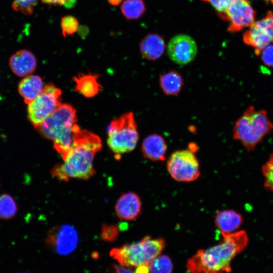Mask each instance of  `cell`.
<instances>
[{
	"label": "cell",
	"instance_id": "6da1fadb",
	"mask_svg": "<svg viewBox=\"0 0 273 273\" xmlns=\"http://www.w3.org/2000/svg\"><path fill=\"white\" fill-rule=\"evenodd\" d=\"M73 146L51 173L60 180L72 178L88 179L95 174L93 161L96 153L102 148V142L96 134L80 129L76 124L73 135Z\"/></svg>",
	"mask_w": 273,
	"mask_h": 273
},
{
	"label": "cell",
	"instance_id": "7a4b0ae2",
	"mask_svg": "<svg viewBox=\"0 0 273 273\" xmlns=\"http://www.w3.org/2000/svg\"><path fill=\"white\" fill-rule=\"evenodd\" d=\"M218 244L206 250H199L187 264L191 273H222L231 270V263L247 246L248 237L244 231L222 236Z\"/></svg>",
	"mask_w": 273,
	"mask_h": 273
},
{
	"label": "cell",
	"instance_id": "3957f363",
	"mask_svg": "<svg viewBox=\"0 0 273 273\" xmlns=\"http://www.w3.org/2000/svg\"><path fill=\"white\" fill-rule=\"evenodd\" d=\"M76 122L75 109L61 104L37 129L43 136L53 141L54 149L63 158L73 146Z\"/></svg>",
	"mask_w": 273,
	"mask_h": 273
},
{
	"label": "cell",
	"instance_id": "277c9868",
	"mask_svg": "<svg viewBox=\"0 0 273 273\" xmlns=\"http://www.w3.org/2000/svg\"><path fill=\"white\" fill-rule=\"evenodd\" d=\"M272 128L266 111L257 110L250 106L236 121L233 128V138L239 141L248 151H251Z\"/></svg>",
	"mask_w": 273,
	"mask_h": 273
},
{
	"label": "cell",
	"instance_id": "5b68a950",
	"mask_svg": "<svg viewBox=\"0 0 273 273\" xmlns=\"http://www.w3.org/2000/svg\"><path fill=\"white\" fill-rule=\"evenodd\" d=\"M165 246L162 238H152L147 236L139 242L126 244L112 249L110 256L121 265L128 267L149 266L151 261L160 255Z\"/></svg>",
	"mask_w": 273,
	"mask_h": 273
},
{
	"label": "cell",
	"instance_id": "8992f818",
	"mask_svg": "<svg viewBox=\"0 0 273 273\" xmlns=\"http://www.w3.org/2000/svg\"><path fill=\"white\" fill-rule=\"evenodd\" d=\"M107 143L118 160L121 155L133 150L139 140L133 114H125L113 120L108 128Z\"/></svg>",
	"mask_w": 273,
	"mask_h": 273
},
{
	"label": "cell",
	"instance_id": "52a82bcc",
	"mask_svg": "<svg viewBox=\"0 0 273 273\" xmlns=\"http://www.w3.org/2000/svg\"><path fill=\"white\" fill-rule=\"evenodd\" d=\"M61 91L52 84L46 85L28 106V118L37 128L62 104Z\"/></svg>",
	"mask_w": 273,
	"mask_h": 273
},
{
	"label": "cell",
	"instance_id": "ba28073f",
	"mask_svg": "<svg viewBox=\"0 0 273 273\" xmlns=\"http://www.w3.org/2000/svg\"><path fill=\"white\" fill-rule=\"evenodd\" d=\"M166 167L171 177L179 182H191L200 175L198 160L189 150H178L168 158Z\"/></svg>",
	"mask_w": 273,
	"mask_h": 273
},
{
	"label": "cell",
	"instance_id": "9c48e42d",
	"mask_svg": "<svg viewBox=\"0 0 273 273\" xmlns=\"http://www.w3.org/2000/svg\"><path fill=\"white\" fill-rule=\"evenodd\" d=\"M243 39L259 56L265 47L273 42V12L268 11L263 18L255 21L243 34Z\"/></svg>",
	"mask_w": 273,
	"mask_h": 273
},
{
	"label": "cell",
	"instance_id": "30bf717a",
	"mask_svg": "<svg viewBox=\"0 0 273 273\" xmlns=\"http://www.w3.org/2000/svg\"><path fill=\"white\" fill-rule=\"evenodd\" d=\"M78 242L76 230L67 224L52 228L49 231L46 240L47 247L60 255L71 254L76 249Z\"/></svg>",
	"mask_w": 273,
	"mask_h": 273
},
{
	"label": "cell",
	"instance_id": "8fae6325",
	"mask_svg": "<svg viewBox=\"0 0 273 273\" xmlns=\"http://www.w3.org/2000/svg\"><path fill=\"white\" fill-rule=\"evenodd\" d=\"M255 17V11L248 0H233L222 19L230 22L228 30L235 32L251 26Z\"/></svg>",
	"mask_w": 273,
	"mask_h": 273
},
{
	"label": "cell",
	"instance_id": "7c38bea8",
	"mask_svg": "<svg viewBox=\"0 0 273 273\" xmlns=\"http://www.w3.org/2000/svg\"><path fill=\"white\" fill-rule=\"evenodd\" d=\"M197 46L194 39L187 34L173 37L167 45L169 58L179 65H186L193 61L197 54Z\"/></svg>",
	"mask_w": 273,
	"mask_h": 273
},
{
	"label": "cell",
	"instance_id": "4fadbf2b",
	"mask_svg": "<svg viewBox=\"0 0 273 273\" xmlns=\"http://www.w3.org/2000/svg\"><path fill=\"white\" fill-rule=\"evenodd\" d=\"M117 216L121 220H131L141 213V201L139 196L133 192L122 194L115 205Z\"/></svg>",
	"mask_w": 273,
	"mask_h": 273
},
{
	"label": "cell",
	"instance_id": "5bb4252c",
	"mask_svg": "<svg viewBox=\"0 0 273 273\" xmlns=\"http://www.w3.org/2000/svg\"><path fill=\"white\" fill-rule=\"evenodd\" d=\"M9 64L12 71L16 75L20 77L27 76L35 69L36 59L29 51L22 50L11 56Z\"/></svg>",
	"mask_w": 273,
	"mask_h": 273
},
{
	"label": "cell",
	"instance_id": "9a60e30c",
	"mask_svg": "<svg viewBox=\"0 0 273 273\" xmlns=\"http://www.w3.org/2000/svg\"><path fill=\"white\" fill-rule=\"evenodd\" d=\"M167 150L164 139L157 134H152L147 136L142 145L144 156L152 161H164Z\"/></svg>",
	"mask_w": 273,
	"mask_h": 273
},
{
	"label": "cell",
	"instance_id": "2e32d148",
	"mask_svg": "<svg viewBox=\"0 0 273 273\" xmlns=\"http://www.w3.org/2000/svg\"><path fill=\"white\" fill-rule=\"evenodd\" d=\"M242 215L234 210L225 209L217 212L214 218L216 227L222 236L236 232L243 223Z\"/></svg>",
	"mask_w": 273,
	"mask_h": 273
},
{
	"label": "cell",
	"instance_id": "e0dca14e",
	"mask_svg": "<svg viewBox=\"0 0 273 273\" xmlns=\"http://www.w3.org/2000/svg\"><path fill=\"white\" fill-rule=\"evenodd\" d=\"M140 47L142 56L151 61L156 60L161 57L166 47L163 38L155 33L146 36L141 41Z\"/></svg>",
	"mask_w": 273,
	"mask_h": 273
},
{
	"label": "cell",
	"instance_id": "ac0fdd59",
	"mask_svg": "<svg viewBox=\"0 0 273 273\" xmlns=\"http://www.w3.org/2000/svg\"><path fill=\"white\" fill-rule=\"evenodd\" d=\"M43 87L42 79L39 76L29 75L21 81L18 90L24 102L28 104L39 95Z\"/></svg>",
	"mask_w": 273,
	"mask_h": 273
},
{
	"label": "cell",
	"instance_id": "d6986e66",
	"mask_svg": "<svg viewBox=\"0 0 273 273\" xmlns=\"http://www.w3.org/2000/svg\"><path fill=\"white\" fill-rule=\"evenodd\" d=\"M160 86L167 96H177L184 85L181 75L175 71H169L162 74L159 78Z\"/></svg>",
	"mask_w": 273,
	"mask_h": 273
},
{
	"label": "cell",
	"instance_id": "ffe728a7",
	"mask_svg": "<svg viewBox=\"0 0 273 273\" xmlns=\"http://www.w3.org/2000/svg\"><path fill=\"white\" fill-rule=\"evenodd\" d=\"M97 75L80 74L74 77L77 91L84 96L90 98L96 95L101 89Z\"/></svg>",
	"mask_w": 273,
	"mask_h": 273
},
{
	"label": "cell",
	"instance_id": "44dd1931",
	"mask_svg": "<svg viewBox=\"0 0 273 273\" xmlns=\"http://www.w3.org/2000/svg\"><path fill=\"white\" fill-rule=\"evenodd\" d=\"M123 15L128 20L136 19L145 12L143 0H125L121 7Z\"/></svg>",
	"mask_w": 273,
	"mask_h": 273
},
{
	"label": "cell",
	"instance_id": "7402d4cb",
	"mask_svg": "<svg viewBox=\"0 0 273 273\" xmlns=\"http://www.w3.org/2000/svg\"><path fill=\"white\" fill-rule=\"evenodd\" d=\"M18 211V207L14 198L9 194H3L0 196V218L9 220L15 217Z\"/></svg>",
	"mask_w": 273,
	"mask_h": 273
},
{
	"label": "cell",
	"instance_id": "603a6c76",
	"mask_svg": "<svg viewBox=\"0 0 273 273\" xmlns=\"http://www.w3.org/2000/svg\"><path fill=\"white\" fill-rule=\"evenodd\" d=\"M149 268L150 273H171L173 265L169 256L159 255L151 261Z\"/></svg>",
	"mask_w": 273,
	"mask_h": 273
},
{
	"label": "cell",
	"instance_id": "cb8c5ba5",
	"mask_svg": "<svg viewBox=\"0 0 273 273\" xmlns=\"http://www.w3.org/2000/svg\"><path fill=\"white\" fill-rule=\"evenodd\" d=\"M262 171L264 177L265 188L273 192V153L262 166Z\"/></svg>",
	"mask_w": 273,
	"mask_h": 273
},
{
	"label": "cell",
	"instance_id": "d4e9b609",
	"mask_svg": "<svg viewBox=\"0 0 273 273\" xmlns=\"http://www.w3.org/2000/svg\"><path fill=\"white\" fill-rule=\"evenodd\" d=\"M38 0H13L12 8L24 15L31 14Z\"/></svg>",
	"mask_w": 273,
	"mask_h": 273
},
{
	"label": "cell",
	"instance_id": "484cf974",
	"mask_svg": "<svg viewBox=\"0 0 273 273\" xmlns=\"http://www.w3.org/2000/svg\"><path fill=\"white\" fill-rule=\"evenodd\" d=\"M61 28L64 36L67 34H72L76 32L78 28L77 20L72 16H67L63 17L61 20Z\"/></svg>",
	"mask_w": 273,
	"mask_h": 273
},
{
	"label": "cell",
	"instance_id": "4316f807",
	"mask_svg": "<svg viewBox=\"0 0 273 273\" xmlns=\"http://www.w3.org/2000/svg\"><path fill=\"white\" fill-rule=\"evenodd\" d=\"M118 232L116 225L105 224L102 227L101 237L106 242H113L117 239Z\"/></svg>",
	"mask_w": 273,
	"mask_h": 273
},
{
	"label": "cell",
	"instance_id": "83f0119b",
	"mask_svg": "<svg viewBox=\"0 0 273 273\" xmlns=\"http://www.w3.org/2000/svg\"><path fill=\"white\" fill-rule=\"evenodd\" d=\"M209 2L216 10L219 16L223 17L228 8L233 0H202Z\"/></svg>",
	"mask_w": 273,
	"mask_h": 273
},
{
	"label": "cell",
	"instance_id": "f1b7e54d",
	"mask_svg": "<svg viewBox=\"0 0 273 273\" xmlns=\"http://www.w3.org/2000/svg\"><path fill=\"white\" fill-rule=\"evenodd\" d=\"M259 56L264 65L273 67V44H269L261 52Z\"/></svg>",
	"mask_w": 273,
	"mask_h": 273
},
{
	"label": "cell",
	"instance_id": "f546056e",
	"mask_svg": "<svg viewBox=\"0 0 273 273\" xmlns=\"http://www.w3.org/2000/svg\"><path fill=\"white\" fill-rule=\"evenodd\" d=\"M42 3L49 5H63L67 8H71L76 4V0H41Z\"/></svg>",
	"mask_w": 273,
	"mask_h": 273
},
{
	"label": "cell",
	"instance_id": "4dcf8cb0",
	"mask_svg": "<svg viewBox=\"0 0 273 273\" xmlns=\"http://www.w3.org/2000/svg\"><path fill=\"white\" fill-rule=\"evenodd\" d=\"M110 4L113 6H117L119 5L122 0H108Z\"/></svg>",
	"mask_w": 273,
	"mask_h": 273
},
{
	"label": "cell",
	"instance_id": "1f68e13d",
	"mask_svg": "<svg viewBox=\"0 0 273 273\" xmlns=\"http://www.w3.org/2000/svg\"><path fill=\"white\" fill-rule=\"evenodd\" d=\"M267 4H271L273 5V0H263Z\"/></svg>",
	"mask_w": 273,
	"mask_h": 273
},
{
	"label": "cell",
	"instance_id": "d6a6232c",
	"mask_svg": "<svg viewBox=\"0 0 273 273\" xmlns=\"http://www.w3.org/2000/svg\"><path fill=\"white\" fill-rule=\"evenodd\" d=\"M21 273H25V272H21Z\"/></svg>",
	"mask_w": 273,
	"mask_h": 273
}]
</instances>
